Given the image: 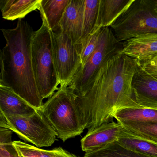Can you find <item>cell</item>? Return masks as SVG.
<instances>
[{
  "label": "cell",
  "mask_w": 157,
  "mask_h": 157,
  "mask_svg": "<svg viewBox=\"0 0 157 157\" xmlns=\"http://www.w3.org/2000/svg\"><path fill=\"white\" fill-rule=\"evenodd\" d=\"M137 65V60L121 53L111 57L101 66L84 93L76 96L88 132L113 121L121 109L141 107L135 101L132 88Z\"/></svg>",
  "instance_id": "6da1fadb"
},
{
  "label": "cell",
  "mask_w": 157,
  "mask_h": 157,
  "mask_svg": "<svg viewBox=\"0 0 157 157\" xmlns=\"http://www.w3.org/2000/svg\"><path fill=\"white\" fill-rule=\"evenodd\" d=\"M6 45L1 50L0 85L6 86L40 110L44 103L37 90L32 60L34 31L22 19L12 29H2Z\"/></svg>",
  "instance_id": "7a4b0ae2"
},
{
  "label": "cell",
  "mask_w": 157,
  "mask_h": 157,
  "mask_svg": "<svg viewBox=\"0 0 157 157\" xmlns=\"http://www.w3.org/2000/svg\"><path fill=\"white\" fill-rule=\"evenodd\" d=\"M57 134L65 141L84 131L76 94L67 86H60L38 110Z\"/></svg>",
  "instance_id": "3957f363"
},
{
  "label": "cell",
  "mask_w": 157,
  "mask_h": 157,
  "mask_svg": "<svg viewBox=\"0 0 157 157\" xmlns=\"http://www.w3.org/2000/svg\"><path fill=\"white\" fill-rule=\"evenodd\" d=\"M32 60L37 90L43 100L50 98L60 84L53 54L51 31L45 24L34 32Z\"/></svg>",
  "instance_id": "277c9868"
},
{
  "label": "cell",
  "mask_w": 157,
  "mask_h": 157,
  "mask_svg": "<svg viewBox=\"0 0 157 157\" xmlns=\"http://www.w3.org/2000/svg\"><path fill=\"white\" fill-rule=\"evenodd\" d=\"M118 42L157 33V11L151 0H135L110 26Z\"/></svg>",
  "instance_id": "5b68a950"
},
{
  "label": "cell",
  "mask_w": 157,
  "mask_h": 157,
  "mask_svg": "<svg viewBox=\"0 0 157 157\" xmlns=\"http://www.w3.org/2000/svg\"><path fill=\"white\" fill-rule=\"evenodd\" d=\"M123 43L117 41L110 27L102 28L97 48L69 85L76 96L84 93L101 66L111 57L121 53Z\"/></svg>",
  "instance_id": "8992f818"
},
{
  "label": "cell",
  "mask_w": 157,
  "mask_h": 157,
  "mask_svg": "<svg viewBox=\"0 0 157 157\" xmlns=\"http://www.w3.org/2000/svg\"><path fill=\"white\" fill-rule=\"evenodd\" d=\"M0 127L38 148L50 147L57 140L56 133L39 110L28 117L6 116L0 113Z\"/></svg>",
  "instance_id": "52a82bcc"
},
{
  "label": "cell",
  "mask_w": 157,
  "mask_h": 157,
  "mask_svg": "<svg viewBox=\"0 0 157 157\" xmlns=\"http://www.w3.org/2000/svg\"><path fill=\"white\" fill-rule=\"evenodd\" d=\"M53 54L60 86L68 87L80 66L76 44L67 35L59 30L51 31Z\"/></svg>",
  "instance_id": "ba28073f"
},
{
  "label": "cell",
  "mask_w": 157,
  "mask_h": 157,
  "mask_svg": "<svg viewBox=\"0 0 157 157\" xmlns=\"http://www.w3.org/2000/svg\"><path fill=\"white\" fill-rule=\"evenodd\" d=\"M132 88L135 101L138 105L157 109V79L145 71L138 61Z\"/></svg>",
  "instance_id": "9c48e42d"
},
{
  "label": "cell",
  "mask_w": 157,
  "mask_h": 157,
  "mask_svg": "<svg viewBox=\"0 0 157 157\" xmlns=\"http://www.w3.org/2000/svg\"><path fill=\"white\" fill-rule=\"evenodd\" d=\"M122 43L121 53L140 63L157 56V33L141 35Z\"/></svg>",
  "instance_id": "30bf717a"
},
{
  "label": "cell",
  "mask_w": 157,
  "mask_h": 157,
  "mask_svg": "<svg viewBox=\"0 0 157 157\" xmlns=\"http://www.w3.org/2000/svg\"><path fill=\"white\" fill-rule=\"evenodd\" d=\"M122 129V124L118 122L112 121L103 124L93 131L87 132L81 140L82 149L88 152L117 141Z\"/></svg>",
  "instance_id": "8fae6325"
},
{
  "label": "cell",
  "mask_w": 157,
  "mask_h": 157,
  "mask_svg": "<svg viewBox=\"0 0 157 157\" xmlns=\"http://www.w3.org/2000/svg\"><path fill=\"white\" fill-rule=\"evenodd\" d=\"M85 0H71L59 24V29L76 44L82 35Z\"/></svg>",
  "instance_id": "7c38bea8"
},
{
  "label": "cell",
  "mask_w": 157,
  "mask_h": 157,
  "mask_svg": "<svg viewBox=\"0 0 157 157\" xmlns=\"http://www.w3.org/2000/svg\"><path fill=\"white\" fill-rule=\"evenodd\" d=\"M37 109L6 86L0 85V113L6 116L28 117Z\"/></svg>",
  "instance_id": "4fadbf2b"
},
{
  "label": "cell",
  "mask_w": 157,
  "mask_h": 157,
  "mask_svg": "<svg viewBox=\"0 0 157 157\" xmlns=\"http://www.w3.org/2000/svg\"><path fill=\"white\" fill-rule=\"evenodd\" d=\"M135 0H100L96 27H110Z\"/></svg>",
  "instance_id": "5bb4252c"
},
{
  "label": "cell",
  "mask_w": 157,
  "mask_h": 157,
  "mask_svg": "<svg viewBox=\"0 0 157 157\" xmlns=\"http://www.w3.org/2000/svg\"><path fill=\"white\" fill-rule=\"evenodd\" d=\"M71 0H42L39 9L43 23L50 31L56 32Z\"/></svg>",
  "instance_id": "9a60e30c"
},
{
  "label": "cell",
  "mask_w": 157,
  "mask_h": 157,
  "mask_svg": "<svg viewBox=\"0 0 157 157\" xmlns=\"http://www.w3.org/2000/svg\"><path fill=\"white\" fill-rule=\"evenodd\" d=\"M42 0H1L2 18L14 21L23 19L28 13L39 10Z\"/></svg>",
  "instance_id": "2e32d148"
},
{
  "label": "cell",
  "mask_w": 157,
  "mask_h": 157,
  "mask_svg": "<svg viewBox=\"0 0 157 157\" xmlns=\"http://www.w3.org/2000/svg\"><path fill=\"white\" fill-rule=\"evenodd\" d=\"M117 141L131 150L149 157H157V144L134 135L123 127Z\"/></svg>",
  "instance_id": "e0dca14e"
},
{
  "label": "cell",
  "mask_w": 157,
  "mask_h": 157,
  "mask_svg": "<svg viewBox=\"0 0 157 157\" xmlns=\"http://www.w3.org/2000/svg\"><path fill=\"white\" fill-rule=\"evenodd\" d=\"M114 118L117 122H157V109L147 107H128L119 110Z\"/></svg>",
  "instance_id": "ac0fdd59"
},
{
  "label": "cell",
  "mask_w": 157,
  "mask_h": 157,
  "mask_svg": "<svg viewBox=\"0 0 157 157\" xmlns=\"http://www.w3.org/2000/svg\"><path fill=\"white\" fill-rule=\"evenodd\" d=\"M83 157H150L127 148L117 141L97 149L86 152Z\"/></svg>",
  "instance_id": "d6986e66"
},
{
  "label": "cell",
  "mask_w": 157,
  "mask_h": 157,
  "mask_svg": "<svg viewBox=\"0 0 157 157\" xmlns=\"http://www.w3.org/2000/svg\"><path fill=\"white\" fill-rule=\"evenodd\" d=\"M100 0H85L82 35L78 44L88 38L96 27Z\"/></svg>",
  "instance_id": "ffe728a7"
},
{
  "label": "cell",
  "mask_w": 157,
  "mask_h": 157,
  "mask_svg": "<svg viewBox=\"0 0 157 157\" xmlns=\"http://www.w3.org/2000/svg\"><path fill=\"white\" fill-rule=\"evenodd\" d=\"M126 130L141 138L157 144V122H118Z\"/></svg>",
  "instance_id": "44dd1931"
},
{
  "label": "cell",
  "mask_w": 157,
  "mask_h": 157,
  "mask_svg": "<svg viewBox=\"0 0 157 157\" xmlns=\"http://www.w3.org/2000/svg\"><path fill=\"white\" fill-rule=\"evenodd\" d=\"M101 29L102 28H96V30L88 38L78 44H76V47L79 54L80 59V66L79 68L85 65L88 59L97 48L100 39Z\"/></svg>",
  "instance_id": "7402d4cb"
},
{
  "label": "cell",
  "mask_w": 157,
  "mask_h": 157,
  "mask_svg": "<svg viewBox=\"0 0 157 157\" xmlns=\"http://www.w3.org/2000/svg\"><path fill=\"white\" fill-rule=\"evenodd\" d=\"M19 157H56L54 149H43L21 140L13 141Z\"/></svg>",
  "instance_id": "603a6c76"
},
{
  "label": "cell",
  "mask_w": 157,
  "mask_h": 157,
  "mask_svg": "<svg viewBox=\"0 0 157 157\" xmlns=\"http://www.w3.org/2000/svg\"><path fill=\"white\" fill-rule=\"evenodd\" d=\"M140 64L145 71L157 79V56Z\"/></svg>",
  "instance_id": "cb8c5ba5"
},
{
  "label": "cell",
  "mask_w": 157,
  "mask_h": 157,
  "mask_svg": "<svg viewBox=\"0 0 157 157\" xmlns=\"http://www.w3.org/2000/svg\"><path fill=\"white\" fill-rule=\"evenodd\" d=\"M12 133V131L9 128L0 127V145L5 147L13 146Z\"/></svg>",
  "instance_id": "d4e9b609"
},
{
  "label": "cell",
  "mask_w": 157,
  "mask_h": 157,
  "mask_svg": "<svg viewBox=\"0 0 157 157\" xmlns=\"http://www.w3.org/2000/svg\"><path fill=\"white\" fill-rule=\"evenodd\" d=\"M0 157H19L15 149H9V148L0 145Z\"/></svg>",
  "instance_id": "484cf974"
},
{
  "label": "cell",
  "mask_w": 157,
  "mask_h": 157,
  "mask_svg": "<svg viewBox=\"0 0 157 157\" xmlns=\"http://www.w3.org/2000/svg\"><path fill=\"white\" fill-rule=\"evenodd\" d=\"M54 149L56 157H79L75 154L67 151L60 147L56 148Z\"/></svg>",
  "instance_id": "4316f807"
},
{
  "label": "cell",
  "mask_w": 157,
  "mask_h": 157,
  "mask_svg": "<svg viewBox=\"0 0 157 157\" xmlns=\"http://www.w3.org/2000/svg\"><path fill=\"white\" fill-rule=\"evenodd\" d=\"M151 2L157 11V0H151Z\"/></svg>",
  "instance_id": "83f0119b"
}]
</instances>
